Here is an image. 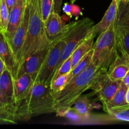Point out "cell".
Returning <instances> with one entry per match:
<instances>
[{"label": "cell", "mask_w": 129, "mask_h": 129, "mask_svg": "<svg viewBox=\"0 0 129 129\" xmlns=\"http://www.w3.org/2000/svg\"><path fill=\"white\" fill-rule=\"evenodd\" d=\"M93 48L87 53L83 57V59L78 63L76 66L71 70V71L69 74V79H68V83L70 81L71 79L75 78L79 74L84 71L92 62V59H93Z\"/></svg>", "instance_id": "21"}, {"label": "cell", "mask_w": 129, "mask_h": 129, "mask_svg": "<svg viewBox=\"0 0 129 129\" xmlns=\"http://www.w3.org/2000/svg\"><path fill=\"white\" fill-rule=\"evenodd\" d=\"M128 87L122 83L119 89L110 101L103 105V109L108 114L112 115L115 112L129 108V104L126 102V93Z\"/></svg>", "instance_id": "15"}, {"label": "cell", "mask_w": 129, "mask_h": 129, "mask_svg": "<svg viewBox=\"0 0 129 129\" xmlns=\"http://www.w3.org/2000/svg\"><path fill=\"white\" fill-rule=\"evenodd\" d=\"M16 122L15 112L0 107V125L16 123Z\"/></svg>", "instance_id": "24"}, {"label": "cell", "mask_w": 129, "mask_h": 129, "mask_svg": "<svg viewBox=\"0 0 129 129\" xmlns=\"http://www.w3.org/2000/svg\"><path fill=\"white\" fill-rule=\"evenodd\" d=\"M72 6H73V9H72V16H76V18H78V16L79 15H82L80 8L79 6L74 5V4H72Z\"/></svg>", "instance_id": "33"}, {"label": "cell", "mask_w": 129, "mask_h": 129, "mask_svg": "<svg viewBox=\"0 0 129 129\" xmlns=\"http://www.w3.org/2000/svg\"><path fill=\"white\" fill-rule=\"evenodd\" d=\"M0 107L14 112L16 115V106L0 89Z\"/></svg>", "instance_id": "28"}, {"label": "cell", "mask_w": 129, "mask_h": 129, "mask_svg": "<svg viewBox=\"0 0 129 129\" xmlns=\"http://www.w3.org/2000/svg\"><path fill=\"white\" fill-rule=\"evenodd\" d=\"M65 46L64 32L50 44L49 50L35 79V82L50 85L52 78L59 64L62 52Z\"/></svg>", "instance_id": "6"}, {"label": "cell", "mask_w": 129, "mask_h": 129, "mask_svg": "<svg viewBox=\"0 0 129 129\" xmlns=\"http://www.w3.org/2000/svg\"><path fill=\"white\" fill-rule=\"evenodd\" d=\"M29 15H30L29 3L28 0H27V4H26V8H25L22 20H21L18 28L16 29L15 32L14 33L13 35L11 37V39L8 40L9 43H10V45L11 46V49H12L16 62H17L18 68L19 56H20V51H21V49L24 44L25 38H26V33H27L29 22Z\"/></svg>", "instance_id": "9"}, {"label": "cell", "mask_w": 129, "mask_h": 129, "mask_svg": "<svg viewBox=\"0 0 129 129\" xmlns=\"http://www.w3.org/2000/svg\"><path fill=\"white\" fill-rule=\"evenodd\" d=\"M0 58L5 63L6 68L16 78L18 72V66L5 32L0 30Z\"/></svg>", "instance_id": "11"}, {"label": "cell", "mask_w": 129, "mask_h": 129, "mask_svg": "<svg viewBox=\"0 0 129 129\" xmlns=\"http://www.w3.org/2000/svg\"><path fill=\"white\" fill-rule=\"evenodd\" d=\"M116 37L118 53L129 64V28L116 25Z\"/></svg>", "instance_id": "16"}, {"label": "cell", "mask_w": 129, "mask_h": 129, "mask_svg": "<svg viewBox=\"0 0 129 129\" xmlns=\"http://www.w3.org/2000/svg\"><path fill=\"white\" fill-rule=\"evenodd\" d=\"M126 102H127L128 104H129V88L127 89V93H126Z\"/></svg>", "instance_id": "37"}, {"label": "cell", "mask_w": 129, "mask_h": 129, "mask_svg": "<svg viewBox=\"0 0 129 129\" xmlns=\"http://www.w3.org/2000/svg\"><path fill=\"white\" fill-rule=\"evenodd\" d=\"M28 3L30 12L28 26L26 38L20 53L19 67L28 57L40 47L45 43L50 42L45 34L39 0H28Z\"/></svg>", "instance_id": "3"}, {"label": "cell", "mask_w": 129, "mask_h": 129, "mask_svg": "<svg viewBox=\"0 0 129 129\" xmlns=\"http://www.w3.org/2000/svg\"><path fill=\"white\" fill-rule=\"evenodd\" d=\"M6 66H5V63H4V62L3 61L2 59L0 58V75L2 74L3 72L5 71V69H6Z\"/></svg>", "instance_id": "36"}, {"label": "cell", "mask_w": 129, "mask_h": 129, "mask_svg": "<svg viewBox=\"0 0 129 129\" xmlns=\"http://www.w3.org/2000/svg\"><path fill=\"white\" fill-rule=\"evenodd\" d=\"M54 100L50 85L35 82L28 94L16 106V120L26 121L35 116L55 113Z\"/></svg>", "instance_id": "1"}, {"label": "cell", "mask_w": 129, "mask_h": 129, "mask_svg": "<svg viewBox=\"0 0 129 129\" xmlns=\"http://www.w3.org/2000/svg\"><path fill=\"white\" fill-rule=\"evenodd\" d=\"M111 115L113 116L115 118L118 120L129 122V108L115 112Z\"/></svg>", "instance_id": "30"}, {"label": "cell", "mask_w": 129, "mask_h": 129, "mask_svg": "<svg viewBox=\"0 0 129 129\" xmlns=\"http://www.w3.org/2000/svg\"><path fill=\"white\" fill-rule=\"evenodd\" d=\"M39 2H40L42 17L44 22L49 15L53 11L54 0H39Z\"/></svg>", "instance_id": "27"}, {"label": "cell", "mask_w": 129, "mask_h": 129, "mask_svg": "<svg viewBox=\"0 0 129 129\" xmlns=\"http://www.w3.org/2000/svg\"><path fill=\"white\" fill-rule=\"evenodd\" d=\"M62 3V0H54L53 11L57 13H60Z\"/></svg>", "instance_id": "31"}, {"label": "cell", "mask_w": 129, "mask_h": 129, "mask_svg": "<svg viewBox=\"0 0 129 129\" xmlns=\"http://www.w3.org/2000/svg\"><path fill=\"white\" fill-rule=\"evenodd\" d=\"M94 39L93 37H86L82 42L73 52L71 56L72 67L73 69L78 64V63L83 59V57L89 52L94 46Z\"/></svg>", "instance_id": "18"}, {"label": "cell", "mask_w": 129, "mask_h": 129, "mask_svg": "<svg viewBox=\"0 0 129 129\" xmlns=\"http://www.w3.org/2000/svg\"><path fill=\"white\" fill-rule=\"evenodd\" d=\"M72 9H73V6L71 3H66L63 7V11L70 17H72Z\"/></svg>", "instance_id": "32"}, {"label": "cell", "mask_w": 129, "mask_h": 129, "mask_svg": "<svg viewBox=\"0 0 129 129\" xmlns=\"http://www.w3.org/2000/svg\"><path fill=\"white\" fill-rule=\"evenodd\" d=\"M9 13L5 0H0V30L5 32L8 26Z\"/></svg>", "instance_id": "23"}, {"label": "cell", "mask_w": 129, "mask_h": 129, "mask_svg": "<svg viewBox=\"0 0 129 129\" xmlns=\"http://www.w3.org/2000/svg\"><path fill=\"white\" fill-rule=\"evenodd\" d=\"M122 83L125 84L128 88H129V71L127 74L125 75V76L124 77V78L122 79Z\"/></svg>", "instance_id": "35"}, {"label": "cell", "mask_w": 129, "mask_h": 129, "mask_svg": "<svg viewBox=\"0 0 129 129\" xmlns=\"http://www.w3.org/2000/svg\"><path fill=\"white\" fill-rule=\"evenodd\" d=\"M26 4L27 0H17L15 5L10 11L8 26L5 32L8 40L11 39L20 25L23 17Z\"/></svg>", "instance_id": "12"}, {"label": "cell", "mask_w": 129, "mask_h": 129, "mask_svg": "<svg viewBox=\"0 0 129 129\" xmlns=\"http://www.w3.org/2000/svg\"><path fill=\"white\" fill-rule=\"evenodd\" d=\"M93 25L94 23L93 20L89 18H85L66 25L64 31L65 46L62 52L60 60L55 71L72 55L76 48L85 40Z\"/></svg>", "instance_id": "5"}, {"label": "cell", "mask_w": 129, "mask_h": 129, "mask_svg": "<svg viewBox=\"0 0 129 129\" xmlns=\"http://www.w3.org/2000/svg\"><path fill=\"white\" fill-rule=\"evenodd\" d=\"M34 83L32 77L27 73H24L17 78H14V96L16 106L26 98Z\"/></svg>", "instance_id": "14"}, {"label": "cell", "mask_w": 129, "mask_h": 129, "mask_svg": "<svg viewBox=\"0 0 129 129\" xmlns=\"http://www.w3.org/2000/svg\"><path fill=\"white\" fill-rule=\"evenodd\" d=\"M0 89L15 103L14 96V78L11 72L7 68H6L0 75Z\"/></svg>", "instance_id": "19"}, {"label": "cell", "mask_w": 129, "mask_h": 129, "mask_svg": "<svg viewBox=\"0 0 129 129\" xmlns=\"http://www.w3.org/2000/svg\"><path fill=\"white\" fill-rule=\"evenodd\" d=\"M120 1V0H112L102 20L92 26L87 37L94 38L98 34L100 35L106 31L113 23L115 22L118 15Z\"/></svg>", "instance_id": "10"}, {"label": "cell", "mask_w": 129, "mask_h": 129, "mask_svg": "<svg viewBox=\"0 0 129 129\" xmlns=\"http://www.w3.org/2000/svg\"><path fill=\"white\" fill-rule=\"evenodd\" d=\"M51 43H45L35 52L28 57L20 64L18 72L17 78L24 73H27L32 77L35 82V78L44 62V60L49 51Z\"/></svg>", "instance_id": "8"}, {"label": "cell", "mask_w": 129, "mask_h": 129, "mask_svg": "<svg viewBox=\"0 0 129 129\" xmlns=\"http://www.w3.org/2000/svg\"><path fill=\"white\" fill-rule=\"evenodd\" d=\"M60 117H66V118H69V119L71 120L74 121V122L79 121L81 120V118L84 119L81 116H80L78 114V112H77L76 111V110L74 109V108H73V107H70V108L67 109L66 111H64V112L62 113Z\"/></svg>", "instance_id": "29"}, {"label": "cell", "mask_w": 129, "mask_h": 129, "mask_svg": "<svg viewBox=\"0 0 129 129\" xmlns=\"http://www.w3.org/2000/svg\"><path fill=\"white\" fill-rule=\"evenodd\" d=\"M44 26L47 38L50 42H52L63 34L66 25L59 13L52 11L44 21Z\"/></svg>", "instance_id": "13"}, {"label": "cell", "mask_w": 129, "mask_h": 129, "mask_svg": "<svg viewBox=\"0 0 129 129\" xmlns=\"http://www.w3.org/2000/svg\"><path fill=\"white\" fill-rule=\"evenodd\" d=\"M122 83V80L111 79L107 71H102L96 78L91 89L94 91L102 104L105 105L112 100Z\"/></svg>", "instance_id": "7"}, {"label": "cell", "mask_w": 129, "mask_h": 129, "mask_svg": "<svg viewBox=\"0 0 129 129\" xmlns=\"http://www.w3.org/2000/svg\"><path fill=\"white\" fill-rule=\"evenodd\" d=\"M115 22L100 34L93 46L92 62L102 71H107L120 55L117 48Z\"/></svg>", "instance_id": "4"}, {"label": "cell", "mask_w": 129, "mask_h": 129, "mask_svg": "<svg viewBox=\"0 0 129 129\" xmlns=\"http://www.w3.org/2000/svg\"><path fill=\"white\" fill-rule=\"evenodd\" d=\"M116 25L129 28V0L120 1Z\"/></svg>", "instance_id": "22"}, {"label": "cell", "mask_w": 129, "mask_h": 129, "mask_svg": "<svg viewBox=\"0 0 129 129\" xmlns=\"http://www.w3.org/2000/svg\"><path fill=\"white\" fill-rule=\"evenodd\" d=\"M120 1H127V0H120Z\"/></svg>", "instance_id": "38"}, {"label": "cell", "mask_w": 129, "mask_h": 129, "mask_svg": "<svg viewBox=\"0 0 129 129\" xmlns=\"http://www.w3.org/2000/svg\"><path fill=\"white\" fill-rule=\"evenodd\" d=\"M69 74L60 76L50 83V88L54 93H58L64 89L68 83Z\"/></svg>", "instance_id": "26"}, {"label": "cell", "mask_w": 129, "mask_h": 129, "mask_svg": "<svg viewBox=\"0 0 129 129\" xmlns=\"http://www.w3.org/2000/svg\"><path fill=\"white\" fill-rule=\"evenodd\" d=\"M16 1H17V0H5V2H6V5H7L9 11L11 10V8L15 5Z\"/></svg>", "instance_id": "34"}, {"label": "cell", "mask_w": 129, "mask_h": 129, "mask_svg": "<svg viewBox=\"0 0 129 129\" xmlns=\"http://www.w3.org/2000/svg\"><path fill=\"white\" fill-rule=\"evenodd\" d=\"M72 69H73V67H72V59L71 56H70L54 72V74L52 76V78L51 82L53 80L56 79V78H59L60 76L69 74L71 71Z\"/></svg>", "instance_id": "25"}, {"label": "cell", "mask_w": 129, "mask_h": 129, "mask_svg": "<svg viewBox=\"0 0 129 129\" xmlns=\"http://www.w3.org/2000/svg\"><path fill=\"white\" fill-rule=\"evenodd\" d=\"M129 71V64L126 62L120 55L110 66L107 74L113 80H122Z\"/></svg>", "instance_id": "17"}, {"label": "cell", "mask_w": 129, "mask_h": 129, "mask_svg": "<svg viewBox=\"0 0 129 129\" xmlns=\"http://www.w3.org/2000/svg\"><path fill=\"white\" fill-rule=\"evenodd\" d=\"M102 70L93 62L81 74L76 76L66 84L64 89L58 93H54V109L57 116L72 107L75 101L84 92L90 89L97 76Z\"/></svg>", "instance_id": "2"}, {"label": "cell", "mask_w": 129, "mask_h": 129, "mask_svg": "<svg viewBox=\"0 0 129 129\" xmlns=\"http://www.w3.org/2000/svg\"><path fill=\"white\" fill-rule=\"evenodd\" d=\"M73 105V108L84 119L89 117L92 110V106L88 97L86 96H80L75 101Z\"/></svg>", "instance_id": "20"}]
</instances>
